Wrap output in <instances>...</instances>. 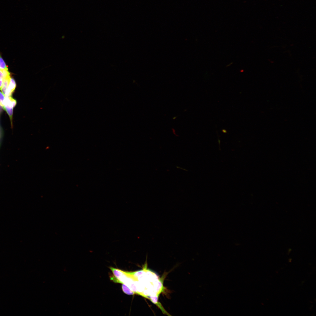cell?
I'll return each instance as SVG.
<instances>
[{"mask_svg":"<svg viewBox=\"0 0 316 316\" xmlns=\"http://www.w3.org/2000/svg\"><path fill=\"white\" fill-rule=\"evenodd\" d=\"M16 104V100L11 96H6L3 109H13Z\"/></svg>","mask_w":316,"mask_h":316,"instance_id":"cell-1","label":"cell"},{"mask_svg":"<svg viewBox=\"0 0 316 316\" xmlns=\"http://www.w3.org/2000/svg\"><path fill=\"white\" fill-rule=\"evenodd\" d=\"M16 87V84L14 79L11 77L8 87L5 95L6 96H11Z\"/></svg>","mask_w":316,"mask_h":316,"instance_id":"cell-2","label":"cell"},{"mask_svg":"<svg viewBox=\"0 0 316 316\" xmlns=\"http://www.w3.org/2000/svg\"><path fill=\"white\" fill-rule=\"evenodd\" d=\"M110 268L112 271L114 276L111 277V279L114 282L118 283V279L125 273V272L111 267H110Z\"/></svg>","mask_w":316,"mask_h":316,"instance_id":"cell-3","label":"cell"},{"mask_svg":"<svg viewBox=\"0 0 316 316\" xmlns=\"http://www.w3.org/2000/svg\"><path fill=\"white\" fill-rule=\"evenodd\" d=\"M122 288L123 292L127 295H133L135 293L124 284H123L122 285Z\"/></svg>","mask_w":316,"mask_h":316,"instance_id":"cell-4","label":"cell"},{"mask_svg":"<svg viewBox=\"0 0 316 316\" xmlns=\"http://www.w3.org/2000/svg\"><path fill=\"white\" fill-rule=\"evenodd\" d=\"M0 69H8L6 63L0 54Z\"/></svg>","mask_w":316,"mask_h":316,"instance_id":"cell-5","label":"cell"},{"mask_svg":"<svg viewBox=\"0 0 316 316\" xmlns=\"http://www.w3.org/2000/svg\"><path fill=\"white\" fill-rule=\"evenodd\" d=\"M6 96L2 92L0 91V106L3 108L4 107V103Z\"/></svg>","mask_w":316,"mask_h":316,"instance_id":"cell-6","label":"cell"},{"mask_svg":"<svg viewBox=\"0 0 316 316\" xmlns=\"http://www.w3.org/2000/svg\"><path fill=\"white\" fill-rule=\"evenodd\" d=\"M3 81L2 80H0V89L1 88V87H2V84H3Z\"/></svg>","mask_w":316,"mask_h":316,"instance_id":"cell-7","label":"cell"}]
</instances>
